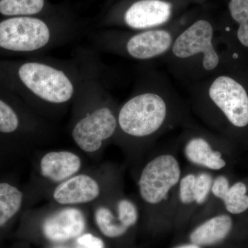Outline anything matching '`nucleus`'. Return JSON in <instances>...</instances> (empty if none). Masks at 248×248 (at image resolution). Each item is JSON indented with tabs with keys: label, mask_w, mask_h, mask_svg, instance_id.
<instances>
[{
	"label": "nucleus",
	"mask_w": 248,
	"mask_h": 248,
	"mask_svg": "<svg viewBox=\"0 0 248 248\" xmlns=\"http://www.w3.org/2000/svg\"><path fill=\"white\" fill-rule=\"evenodd\" d=\"M117 112L115 106H108L93 115L76 121L72 138L81 151L95 153L117 133Z\"/></svg>",
	"instance_id": "obj_8"
},
{
	"label": "nucleus",
	"mask_w": 248,
	"mask_h": 248,
	"mask_svg": "<svg viewBox=\"0 0 248 248\" xmlns=\"http://www.w3.org/2000/svg\"><path fill=\"white\" fill-rule=\"evenodd\" d=\"M247 187L243 182L235 183L230 186L222 198L225 208L232 215H239L248 209Z\"/></svg>",
	"instance_id": "obj_19"
},
{
	"label": "nucleus",
	"mask_w": 248,
	"mask_h": 248,
	"mask_svg": "<svg viewBox=\"0 0 248 248\" xmlns=\"http://www.w3.org/2000/svg\"><path fill=\"white\" fill-rule=\"evenodd\" d=\"M94 218L99 231L108 238L120 237L129 230L119 221L110 209L106 207H100L96 210Z\"/></svg>",
	"instance_id": "obj_18"
},
{
	"label": "nucleus",
	"mask_w": 248,
	"mask_h": 248,
	"mask_svg": "<svg viewBox=\"0 0 248 248\" xmlns=\"http://www.w3.org/2000/svg\"><path fill=\"white\" fill-rule=\"evenodd\" d=\"M196 174L189 173L181 178L179 183V196L181 203L190 205L195 203Z\"/></svg>",
	"instance_id": "obj_23"
},
{
	"label": "nucleus",
	"mask_w": 248,
	"mask_h": 248,
	"mask_svg": "<svg viewBox=\"0 0 248 248\" xmlns=\"http://www.w3.org/2000/svg\"><path fill=\"white\" fill-rule=\"evenodd\" d=\"M172 6L162 0H139L130 5L124 14V24L137 31L149 30L167 22Z\"/></svg>",
	"instance_id": "obj_9"
},
{
	"label": "nucleus",
	"mask_w": 248,
	"mask_h": 248,
	"mask_svg": "<svg viewBox=\"0 0 248 248\" xmlns=\"http://www.w3.org/2000/svg\"><path fill=\"white\" fill-rule=\"evenodd\" d=\"M78 155L69 151L50 152L42 157L41 173L53 182H63L73 177L81 169Z\"/></svg>",
	"instance_id": "obj_12"
},
{
	"label": "nucleus",
	"mask_w": 248,
	"mask_h": 248,
	"mask_svg": "<svg viewBox=\"0 0 248 248\" xmlns=\"http://www.w3.org/2000/svg\"><path fill=\"white\" fill-rule=\"evenodd\" d=\"M184 154L192 164L210 170H220L226 166L221 153L214 150L210 142L203 137H193L186 142Z\"/></svg>",
	"instance_id": "obj_14"
},
{
	"label": "nucleus",
	"mask_w": 248,
	"mask_h": 248,
	"mask_svg": "<svg viewBox=\"0 0 248 248\" xmlns=\"http://www.w3.org/2000/svg\"><path fill=\"white\" fill-rule=\"evenodd\" d=\"M232 227V218L229 215H217L196 227L189 235V240L200 247H210L226 239Z\"/></svg>",
	"instance_id": "obj_13"
},
{
	"label": "nucleus",
	"mask_w": 248,
	"mask_h": 248,
	"mask_svg": "<svg viewBox=\"0 0 248 248\" xmlns=\"http://www.w3.org/2000/svg\"><path fill=\"white\" fill-rule=\"evenodd\" d=\"M182 178L180 164L175 156L164 154L155 156L142 170L138 186L142 200L150 205H159Z\"/></svg>",
	"instance_id": "obj_6"
},
{
	"label": "nucleus",
	"mask_w": 248,
	"mask_h": 248,
	"mask_svg": "<svg viewBox=\"0 0 248 248\" xmlns=\"http://www.w3.org/2000/svg\"><path fill=\"white\" fill-rule=\"evenodd\" d=\"M208 97L232 126H248V84L235 73L217 76L208 86Z\"/></svg>",
	"instance_id": "obj_5"
},
{
	"label": "nucleus",
	"mask_w": 248,
	"mask_h": 248,
	"mask_svg": "<svg viewBox=\"0 0 248 248\" xmlns=\"http://www.w3.org/2000/svg\"><path fill=\"white\" fill-rule=\"evenodd\" d=\"M78 32L73 26L39 16L8 17L0 21V49L39 57L76 40Z\"/></svg>",
	"instance_id": "obj_2"
},
{
	"label": "nucleus",
	"mask_w": 248,
	"mask_h": 248,
	"mask_svg": "<svg viewBox=\"0 0 248 248\" xmlns=\"http://www.w3.org/2000/svg\"><path fill=\"white\" fill-rule=\"evenodd\" d=\"M214 29L208 21L200 19L187 27L173 42L172 53L179 60L201 55L202 66L206 71L216 70L221 59L213 43Z\"/></svg>",
	"instance_id": "obj_7"
},
{
	"label": "nucleus",
	"mask_w": 248,
	"mask_h": 248,
	"mask_svg": "<svg viewBox=\"0 0 248 248\" xmlns=\"http://www.w3.org/2000/svg\"><path fill=\"white\" fill-rule=\"evenodd\" d=\"M86 228V220L81 210L63 209L44 222V234L53 242H64L79 237Z\"/></svg>",
	"instance_id": "obj_10"
},
{
	"label": "nucleus",
	"mask_w": 248,
	"mask_h": 248,
	"mask_svg": "<svg viewBox=\"0 0 248 248\" xmlns=\"http://www.w3.org/2000/svg\"><path fill=\"white\" fill-rule=\"evenodd\" d=\"M228 7L232 18L238 24V42L248 50V0H231Z\"/></svg>",
	"instance_id": "obj_17"
},
{
	"label": "nucleus",
	"mask_w": 248,
	"mask_h": 248,
	"mask_svg": "<svg viewBox=\"0 0 248 248\" xmlns=\"http://www.w3.org/2000/svg\"><path fill=\"white\" fill-rule=\"evenodd\" d=\"M89 38L94 48L142 61L167 53L174 40L172 34L164 29H149L129 35L102 32Z\"/></svg>",
	"instance_id": "obj_4"
},
{
	"label": "nucleus",
	"mask_w": 248,
	"mask_h": 248,
	"mask_svg": "<svg viewBox=\"0 0 248 248\" xmlns=\"http://www.w3.org/2000/svg\"><path fill=\"white\" fill-rule=\"evenodd\" d=\"M213 178L208 172H200L196 174L195 184V203L203 205L211 192Z\"/></svg>",
	"instance_id": "obj_22"
},
{
	"label": "nucleus",
	"mask_w": 248,
	"mask_h": 248,
	"mask_svg": "<svg viewBox=\"0 0 248 248\" xmlns=\"http://www.w3.org/2000/svg\"><path fill=\"white\" fill-rule=\"evenodd\" d=\"M229 187L230 183L228 178L223 175L218 176L213 180L211 192L216 198L221 200Z\"/></svg>",
	"instance_id": "obj_25"
},
{
	"label": "nucleus",
	"mask_w": 248,
	"mask_h": 248,
	"mask_svg": "<svg viewBox=\"0 0 248 248\" xmlns=\"http://www.w3.org/2000/svg\"><path fill=\"white\" fill-rule=\"evenodd\" d=\"M14 78L37 108H58L73 102L79 79L76 58L71 62L37 57L17 65Z\"/></svg>",
	"instance_id": "obj_1"
},
{
	"label": "nucleus",
	"mask_w": 248,
	"mask_h": 248,
	"mask_svg": "<svg viewBox=\"0 0 248 248\" xmlns=\"http://www.w3.org/2000/svg\"><path fill=\"white\" fill-rule=\"evenodd\" d=\"M203 248L200 247V246H197V245H195L194 244H192V243H188V244H184L182 245H179V246H176L175 248Z\"/></svg>",
	"instance_id": "obj_26"
},
{
	"label": "nucleus",
	"mask_w": 248,
	"mask_h": 248,
	"mask_svg": "<svg viewBox=\"0 0 248 248\" xmlns=\"http://www.w3.org/2000/svg\"><path fill=\"white\" fill-rule=\"evenodd\" d=\"M45 7L46 0H0V14L9 17L38 16Z\"/></svg>",
	"instance_id": "obj_16"
},
{
	"label": "nucleus",
	"mask_w": 248,
	"mask_h": 248,
	"mask_svg": "<svg viewBox=\"0 0 248 248\" xmlns=\"http://www.w3.org/2000/svg\"><path fill=\"white\" fill-rule=\"evenodd\" d=\"M170 114V104L166 94L153 89H140L119 109L117 130L129 138H151L166 126Z\"/></svg>",
	"instance_id": "obj_3"
},
{
	"label": "nucleus",
	"mask_w": 248,
	"mask_h": 248,
	"mask_svg": "<svg viewBox=\"0 0 248 248\" xmlns=\"http://www.w3.org/2000/svg\"><path fill=\"white\" fill-rule=\"evenodd\" d=\"M100 195L99 184L93 178L80 174L69 178L56 187L53 198L62 205L89 203Z\"/></svg>",
	"instance_id": "obj_11"
},
{
	"label": "nucleus",
	"mask_w": 248,
	"mask_h": 248,
	"mask_svg": "<svg viewBox=\"0 0 248 248\" xmlns=\"http://www.w3.org/2000/svg\"><path fill=\"white\" fill-rule=\"evenodd\" d=\"M77 244L78 248H105L104 241L100 238L89 233L79 236Z\"/></svg>",
	"instance_id": "obj_24"
},
{
	"label": "nucleus",
	"mask_w": 248,
	"mask_h": 248,
	"mask_svg": "<svg viewBox=\"0 0 248 248\" xmlns=\"http://www.w3.org/2000/svg\"><path fill=\"white\" fill-rule=\"evenodd\" d=\"M117 218L119 221L130 229L138 223L139 213L135 203L128 200H121L117 204Z\"/></svg>",
	"instance_id": "obj_21"
},
{
	"label": "nucleus",
	"mask_w": 248,
	"mask_h": 248,
	"mask_svg": "<svg viewBox=\"0 0 248 248\" xmlns=\"http://www.w3.org/2000/svg\"><path fill=\"white\" fill-rule=\"evenodd\" d=\"M19 125L20 119L17 112L9 103L0 97V133H15Z\"/></svg>",
	"instance_id": "obj_20"
},
{
	"label": "nucleus",
	"mask_w": 248,
	"mask_h": 248,
	"mask_svg": "<svg viewBox=\"0 0 248 248\" xmlns=\"http://www.w3.org/2000/svg\"><path fill=\"white\" fill-rule=\"evenodd\" d=\"M22 200V193L17 187L7 183H0V228L17 213Z\"/></svg>",
	"instance_id": "obj_15"
}]
</instances>
